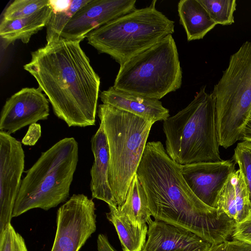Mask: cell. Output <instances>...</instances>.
Returning a JSON list of instances; mask_svg holds the SVG:
<instances>
[{"mask_svg":"<svg viewBox=\"0 0 251 251\" xmlns=\"http://www.w3.org/2000/svg\"><path fill=\"white\" fill-rule=\"evenodd\" d=\"M181 168L161 142L147 143L136 174L152 216L188 229L212 245L227 241L236 223L201 201L188 186Z\"/></svg>","mask_w":251,"mask_h":251,"instance_id":"1","label":"cell"},{"mask_svg":"<svg viewBox=\"0 0 251 251\" xmlns=\"http://www.w3.org/2000/svg\"><path fill=\"white\" fill-rule=\"evenodd\" d=\"M78 40L60 37L31 53L24 69L36 80L54 114L68 126L96 123L100 78Z\"/></svg>","mask_w":251,"mask_h":251,"instance_id":"2","label":"cell"},{"mask_svg":"<svg viewBox=\"0 0 251 251\" xmlns=\"http://www.w3.org/2000/svg\"><path fill=\"white\" fill-rule=\"evenodd\" d=\"M166 151L176 163L184 166L222 160L213 94L201 87L184 109L163 121Z\"/></svg>","mask_w":251,"mask_h":251,"instance_id":"3","label":"cell"},{"mask_svg":"<svg viewBox=\"0 0 251 251\" xmlns=\"http://www.w3.org/2000/svg\"><path fill=\"white\" fill-rule=\"evenodd\" d=\"M78 161V144L62 139L41 153L22 180L12 217L34 208L48 210L65 201Z\"/></svg>","mask_w":251,"mask_h":251,"instance_id":"4","label":"cell"},{"mask_svg":"<svg viewBox=\"0 0 251 251\" xmlns=\"http://www.w3.org/2000/svg\"><path fill=\"white\" fill-rule=\"evenodd\" d=\"M98 113L103 123L108 144V181L118 207H121L155 123L103 103L99 105Z\"/></svg>","mask_w":251,"mask_h":251,"instance_id":"5","label":"cell"},{"mask_svg":"<svg viewBox=\"0 0 251 251\" xmlns=\"http://www.w3.org/2000/svg\"><path fill=\"white\" fill-rule=\"evenodd\" d=\"M156 0L90 32L88 43L120 65L175 32V22L156 8Z\"/></svg>","mask_w":251,"mask_h":251,"instance_id":"6","label":"cell"},{"mask_svg":"<svg viewBox=\"0 0 251 251\" xmlns=\"http://www.w3.org/2000/svg\"><path fill=\"white\" fill-rule=\"evenodd\" d=\"M182 72L176 45L169 35L120 65L115 88L159 100L179 89Z\"/></svg>","mask_w":251,"mask_h":251,"instance_id":"7","label":"cell"},{"mask_svg":"<svg viewBox=\"0 0 251 251\" xmlns=\"http://www.w3.org/2000/svg\"><path fill=\"white\" fill-rule=\"evenodd\" d=\"M215 101L220 146L227 149L241 140L251 111V41L231 55L212 93Z\"/></svg>","mask_w":251,"mask_h":251,"instance_id":"8","label":"cell"},{"mask_svg":"<svg viewBox=\"0 0 251 251\" xmlns=\"http://www.w3.org/2000/svg\"><path fill=\"white\" fill-rule=\"evenodd\" d=\"M95 211L92 199L74 194L57 210L51 251H79L96 230Z\"/></svg>","mask_w":251,"mask_h":251,"instance_id":"9","label":"cell"},{"mask_svg":"<svg viewBox=\"0 0 251 251\" xmlns=\"http://www.w3.org/2000/svg\"><path fill=\"white\" fill-rule=\"evenodd\" d=\"M25 167L21 143L0 131V234L11 223Z\"/></svg>","mask_w":251,"mask_h":251,"instance_id":"10","label":"cell"},{"mask_svg":"<svg viewBox=\"0 0 251 251\" xmlns=\"http://www.w3.org/2000/svg\"><path fill=\"white\" fill-rule=\"evenodd\" d=\"M136 0H90L72 17L60 37L81 41L92 31L136 9Z\"/></svg>","mask_w":251,"mask_h":251,"instance_id":"11","label":"cell"},{"mask_svg":"<svg viewBox=\"0 0 251 251\" xmlns=\"http://www.w3.org/2000/svg\"><path fill=\"white\" fill-rule=\"evenodd\" d=\"M49 101L38 87H25L6 101L0 117V130L9 134L49 116Z\"/></svg>","mask_w":251,"mask_h":251,"instance_id":"12","label":"cell"},{"mask_svg":"<svg viewBox=\"0 0 251 251\" xmlns=\"http://www.w3.org/2000/svg\"><path fill=\"white\" fill-rule=\"evenodd\" d=\"M235 165L232 159L199 162L182 166L181 173L194 194L207 205L216 208L218 194Z\"/></svg>","mask_w":251,"mask_h":251,"instance_id":"13","label":"cell"},{"mask_svg":"<svg viewBox=\"0 0 251 251\" xmlns=\"http://www.w3.org/2000/svg\"><path fill=\"white\" fill-rule=\"evenodd\" d=\"M142 251H208L209 242L190 230L151 219Z\"/></svg>","mask_w":251,"mask_h":251,"instance_id":"14","label":"cell"},{"mask_svg":"<svg viewBox=\"0 0 251 251\" xmlns=\"http://www.w3.org/2000/svg\"><path fill=\"white\" fill-rule=\"evenodd\" d=\"M91 140L94 161L90 170V189L92 198L118 207L108 181L109 152L102 121Z\"/></svg>","mask_w":251,"mask_h":251,"instance_id":"15","label":"cell"},{"mask_svg":"<svg viewBox=\"0 0 251 251\" xmlns=\"http://www.w3.org/2000/svg\"><path fill=\"white\" fill-rule=\"evenodd\" d=\"M101 101L155 123L170 117L169 111L158 100L144 97L115 88L113 86L100 94Z\"/></svg>","mask_w":251,"mask_h":251,"instance_id":"16","label":"cell"},{"mask_svg":"<svg viewBox=\"0 0 251 251\" xmlns=\"http://www.w3.org/2000/svg\"><path fill=\"white\" fill-rule=\"evenodd\" d=\"M216 208L239 223L251 212L250 192L244 176L238 169L232 172L220 191Z\"/></svg>","mask_w":251,"mask_h":251,"instance_id":"17","label":"cell"},{"mask_svg":"<svg viewBox=\"0 0 251 251\" xmlns=\"http://www.w3.org/2000/svg\"><path fill=\"white\" fill-rule=\"evenodd\" d=\"M53 12L50 3L34 14L12 20L3 19L0 24V36L6 45L17 40L27 43L31 37L46 26Z\"/></svg>","mask_w":251,"mask_h":251,"instance_id":"18","label":"cell"},{"mask_svg":"<svg viewBox=\"0 0 251 251\" xmlns=\"http://www.w3.org/2000/svg\"><path fill=\"white\" fill-rule=\"evenodd\" d=\"M177 11L188 41L202 39L216 25L199 0H180Z\"/></svg>","mask_w":251,"mask_h":251,"instance_id":"19","label":"cell"},{"mask_svg":"<svg viewBox=\"0 0 251 251\" xmlns=\"http://www.w3.org/2000/svg\"><path fill=\"white\" fill-rule=\"evenodd\" d=\"M106 218L114 226L123 251H142L148 227L146 224H136L122 213L118 207L108 206Z\"/></svg>","mask_w":251,"mask_h":251,"instance_id":"20","label":"cell"},{"mask_svg":"<svg viewBox=\"0 0 251 251\" xmlns=\"http://www.w3.org/2000/svg\"><path fill=\"white\" fill-rule=\"evenodd\" d=\"M118 209L134 224H146L151 219L147 196L137 174L129 186L125 202Z\"/></svg>","mask_w":251,"mask_h":251,"instance_id":"21","label":"cell"},{"mask_svg":"<svg viewBox=\"0 0 251 251\" xmlns=\"http://www.w3.org/2000/svg\"><path fill=\"white\" fill-rule=\"evenodd\" d=\"M90 0H71L69 5L66 8L58 11H53L46 26L47 43L60 38L62 30L72 17Z\"/></svg>","mask_w":251,"mask_h":251,"instance_id":"22","label":"cell"},{"mask_svg":"<svg viewBox=\"0 0 251 251\" xmlns=\"http://www.w3.org/2000/svg\"><path fill=\"white\" fill-rule=\"evenodd\" d=\"M216 25H229L234 23L235 0H199Z\"/></svg>","mask_w":251,"mask_h":251,"instance_id":"23","label":"cell"},{"mask_svg":"<svg viewBox=\"0 0 251 251\" xmlns=\"http://www.w3.org/2000/svg\"><path fill=\"white\" fill-rule=\"evenodd\" d=\"M49 2L50 0H15L5 10L3 19L12 20L30 16Z\"/></svg>","mask_w":251,"mask_h":251,"instance_id":"24","label":"cell"},{"mask_svg":"<svg viewBox=\"0 0 251 251\" xmlns=\"http://www.w3.org/2000/svg\"><path fill=\"white\" fill-rule=\"evenodd\" d=\"M241 171L249 189L251 201V142L237 143L231 159Z\"/></svg>","mask_w":251,"mask_h":251,"instance_id":"25","label":"cell"},{"mask_svg":"<svg viewBox=\"0 0 251 251\" xmlns=\"http://www.w3.org/2000/svg\"><path fill=\"white\" fill-rule=\"evenodd\" d=\"M0 251H28L24 239L11 223L0 234Z\"/></svg>","mask_w":251,"mask_h":251,"instance_id":"26","label":"cell"},{"mask_svg":"<svg viewBox=\"0 0 251 251\" xmlns=\"http://www.w3.org/2000/svg\"><path fill=\"white\" fill-rule=\"evenodd\" d=\"M231 237L251 245V212L244 221L236 223Z\"/></svg>","mask_w":251,"mask_h":251,"instance_id":"27","label":"cell"},{"mask_svg":"<svg viewBox=\"0 0 251 251\" xmlns=\"http://www.w3.org/2000/svg\"><path fill=\"white\" fill-rule=\"evenodd\" d=\"M41 135V127L40 124L35 123L30 125L28 130L22 140V143L25 146H34Z\"/></svg>","mask_w":251,"mask_h":251,"instance_id":"28","label":"cell"},{"mask_svg":"<svg viewBox=\"0 0 251 251\" xmlns=\"http://www.w3.org/2000/svg\"><path fill=\"white\" fill-rule=\"evenodd\" d=\"M224 243V251H251V244L240 240L233 239Z\"/></svg>","mask_w":251,"mask_h":251,"instance_id":"29","label":"cell"},{"mask_svg":"<svg viewBox=\"0 0 251 251\" xmlns=\"http://www.w3.org/2000/svg\"><path fill=\"white\" fill-rule=\"evenodd\" d=\"M98 251H117L110 244L106 235L100 234L97 238Z\"/></svg>","mask_w":251,"mask_h":251,"instance_id":"30","label":"cell"},{"mask_svg":"<svg viewBox=\"0 0 251 251\" xmlns=\"http://www.w3.org/2000/svg\"><path fill=\"white\" fill-rule=\"evenodd\" d=\"M241 140L251 142V118L246 126Z\"/></svg>","mask_w":251,"mask_h":251,"instance_id":"31","label":"cell"},{"mask_svg":"<svg viewBox=\"0 0 251 251\" xmlns=\"http://www.w3.org/2000/svg\"><path fill=\"white\" fill-rule=\"evenodd\" d=\"M224 243L219 245H212L208 251H224Z\"/></svg>","mask_w":251,"mask_h":251,"instance_id":"32","label":"cell"},{"mask_svg":"<svg viewBox=\"0 0 251 251\" xmlns=\"http://www.w3.org/2000/svg\"><path fill=\"white\" fill-rule=\"evenodd\" d=\"M251 118V114H250V118Z\"/></svg>","mask_w":251,"mask_h":251,"instance_id":"33","label":"cell"}]
</instances>
